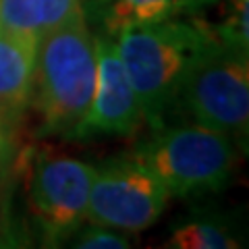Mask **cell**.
Instances as JSON below:
<instances>
[{"mask_svg": "<svg viewBox=\"0 0 249 249\" xmlns=\"http://www.w3.org/2000/svg\"><path fill=\"white\" fill-rule=\"evenodd\" d=\"M96 93V44L79 9L40 37L36 48L31 100L44 135L75 139Z\"/></svg>", "mask_w": 249, "mask_h": 249, "instance_id": "1", "label": "cell"}, {"mask_svg": "<svg viewBox=\"0 0 249 249\" xmlns=\"http://www.w3.org/2000/svg\"><path fill=\"white\" fill-rule=\"evenodd\" d=\"M114 37L143 119L152 131L162 127L193 62L214 44L185 17L131 27Z\"/></svg>", "mask_w": 249, "mask_h": 249, "instance_id": "2", "label": "cell"}, {"mask_svg": "<svg viewBox=\"0 0 249 249\" xmlns=\"http://www.w3.org/2000/svg\"><path fill=\"white\" fill-rule=\"evenodd\" d=\"M133 156L158 177L170 196L201 197L220 193L231 183L237 145L220 131L197 123L162 124L135 147Z\"/></svg>", "mask_w": 249, "mask_h": 249, "instance_id": "3", "label": "cell"}, {"mask_svg": "<svg viewBox=\"0 0 249 249\" xmlns=\"http://www.w3.org/2000/svg\"><path fill=\"white\" fill-rule=\"evenodd\" d=\"M177 106H183L197 124L220 131L245 152L249 131L247 54L208 46L193 62Z\"/></svg>", "mask_w": 249, "mask_h": 249, "instance_id": "4", "label": "cell"}, {"mask_svg": "<svg viewBox=\"0 0 249 249\" xmlns=\"http://www.w3.org/2000/svg\"><path fill=\"white\" fill-rule=\"evenodd\" d=\"M96 166L71 156L40 152L29 177V214L44 247H58L88 220Z\"/></svg>", "mask_w": 249, "mask_h": 249, "instance_id": "5", "label": "cell"}, {"mask_svg": "<svg viewBox=\"0 0 249 249\" xmlns=\"http://www.w3.org/2000/svg\"><path fill=\"white\" fill-rule=\"evenodd\" d=\"M168 189L133 154L116 156L93 170L88 220L116 231L139 232L158 222L166 210Z\"/></svg>", "mask_w": 249, "mask_h": 249, "instance_id": "6", "label": "cell"}, {"mask_svg": "<svg viewBox=\"0 0 249 249\" xmlns=\"http://www.w3.org/2000/svg\"><path fill=\"white\" fill-rule=\"evenodd\" d=\"M96 44V93L75 139H93L98 135H133L143 121L142 108L119 48L112 37H93Z\"/></svg>", "mask_w": 249, "mask_h": 249, "instance_id": "7", "label": "cell"}, {"mask_svg": "<svg viewBox=\"0 0 249 249\" xmlns=\"http://www.w3.org/2000/svg\"><path fill=\"white\" fill-rule=\"evenodd\" d=\"M37 44L0 31V129L9 135L31 102Z\"/></svg>", "mask_w": 249, "mask_h": 249, "instance_id": "8", "label": "cell"}, {"mask_svg": "<svg viewBox=\"0 0 249 249\" xmlns=\"http://www.w3.org/2000/svg\"><path fill=\"white\" fill-rule=\"evenodd\" d=\"M208 0H85L81 9L102 36L114 37L124 29L187 17Z\"/></svg>", "mask_w": 249, "mask_h": 249, "instance_id": "9", "label": "cell"}, {"mask_svg": "<svg viewBox=\"0 0 249 249\" xmlns=\"http://www.w3.org/2000/svg\"><path fill=\"white\" fill-rule=\"evenodd\" d=\"M83 0H0V31L40 42L81 9Z\"/></svg>", "mask_w": 249, "mask_h": 249, "instance_id": "10", "label": "cell"}, {"mask_svg": "<svg viewBox=\"0 0 249 249\" xmlns=\"http://www.w3.org/2000/svg\"><path fill=\"white\" fill-rule=\"evenodd\" d=\"M166 247L177 249H239L241 241L224 222L212 214L191 216L173 229Z\"/></svg>", "mask_w": 249, "mask_h": 249, "instance_id": "11", "label": "cell"}, {"mask_svg": "<svg viewBox=\"0 0 249 249\" xmlns=\"http://www.w3.org/2000/svg\"><path fill=\"white\" fill-rule=\"evenodd\" d=\"M73 247L77 249H127L131 247V235L127 231L116 232V229L102 227V224H89L85 229H79L73 235Z\"/></svg>", "mask_w": 249, "mask_h": 249, "instance_id": "12", "label": "cell"}, {"mask_svg": "<svg viewBox=\"0 0 249 249\" xmlns=\"http://www.w3.org/2000/svg\"><path fill=\"white\" fill-rule=\"evenodd\" d=\"M17 237L11 232V227L6 222V218L0 214V247H17Z\"/></svg>", "mask_w": 249, "mask_h": 249, "instance_id": "13", "label": "cell"}, {"mask_svg": "<svg viewBox=\"0 0 249 249\" xmlns=\"http://www.w3.org/2000/svg\"><path fill=\"white\" fill-rule=\"evenodd\" d=\"M4 147H6V135H4V131L0 129V164H2V158H4Z\"/></svg>", "mask_w": 249, "mask_h": 249, "instance_id": "14", "label": "cell"}]
</instances>
